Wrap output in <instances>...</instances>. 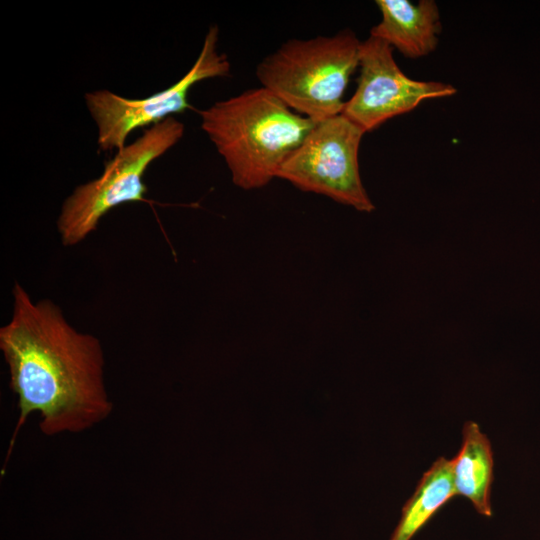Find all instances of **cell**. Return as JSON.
<instances>
[{"label":"cell","instance_id":"1","mask_svg":"<svg viewBox=\"0 0 540 540\" xmlns=\"http://www.w3.org/2000/svg\"><path fill=\"white\" fill-rule=\"evenodd\" d=\"M10 321L0 328V350L17 396L18 431L37 412L47 436L86 431L109 417L100 340L76 330L53 301H33L15 283Z\"/></svg>","mask_w":540,"mask_h":540},{"label":"cell","instance_id":"2","mask_svg":"<svg viewBox=\"0 0 540 540\" xmlns=\"http://www.w3.org/2000/svg\"><path fill=\"white\" fill-rule=\"evenodd\" d=\"M201 127L241 189L269 184L316 122L259 87L199 111Z\"/></svg>","mask_w":540,"mask_h":540},{"label":"cell","instance_id":"3","mask_svg":"<svg viewBox=\"0 0 540 540\" xmlns=\"http://www.w3.org/2000/svg\"><path fill=\"white\" fill-rule=\"evenodd\" d=\"M361 41L349 29L331 36L290 39L260 61L256 77L294 112L318 123L341 114Z\"/></svg>","mask_w":540,"mask_h":540},{"label":"cell","instance_id":"4","mask_svg":"<svg viewBox=\"0 0 540 540\" xmlns=\"http://www.w3.org/2000/svg\"><path fill=\"white\" fill-rule=\"evenodd\" d=\"M184 125L169 117L145 130L105 163L103 173L82 184L62 204L57 228L64 246H74L97 229L104 215L129 202L147 201L143 181L150 164L183 136Z\"/></svg>","mask_w":540,"mask_h":540},{"label":"cell","instance_id":"5","mask_svg":"<svg viewBox=\"0 0 540 540\" xmlns=\"http://www.w3.org/2000/svg\"><path fill=\"white\" fill-rule=\"evenodd\" d=\"M365 133L342 114L318 122L281 165L277 178L360 212L374 204L363 186L359 147Z\"/></svg>","mask_w":540,"mask_h":540},{"label":"cell","instance_id":"6","mask_svg":"<svg viewBox=\"0 0 540 540\" xmlns=\"http://www.w3.org/2000/svg\"><path fill=\"white\" fill-rule=\"evenodd\" d=\"M218 35V27L211 26L190 70L160 92L140 99L122 97L109 90L87 92L85 103L97 126L99 149L121 150L132 131L153 126L190 109L188 95L194 84L209 78L228 77L231 65L226 54L218 51Z\"/></svg>","mask_w":540,"mask_h":540},{"label":"cell","instance_id":"7","mask_svg":"<svg viewBox=\"0 0 540 540\" xmlns=\"http://www.w3.org/2000/svg\"><path fill=\"white\" fill-rule=\"evenodd\" d=\"M392 51L389 44L372 36L361 42L357 88L341 114L364 133L415 109L424 100L456 93L450 84L409 78L395 62Z\"/></svg>","mask_w":540,"mask_h":540},{"label":"cell","instance_id":"8","mask_svg":"<svg viewBox=\"0 0 540 540\" xmlns=\"http://www.w3.org/2000/svg\"><path fill=\"white\" fill-rule=\"evenodd\" d=\"M380 22L370 36L378 38L404 56L420 58L433 52L441 31L440 14L433 0L412 4L407 0H377Z\"/></svg>","mask_w":540,"mask_h":540},{"label":"cell","instance_id":"9","mask_svg":"<svg viewBox=\"0 0 540 540\" xmlns=\"http://www.w3.org/2000/svg\"><path fill=\"white\" fill-rule=\"evenodd\" d=\"M460 451L453 461V480L457 495L471 501L476 511L491 516L490 490L493 481V454L490 441L477 423L463 426Z\"/></svg>","mask_w":540,"mask_h":540},{"label":"cell","instance_id":"10","mask_svg":"<svg viewBox=\"0 0 540 540\" xmlns=\"http://www.w3.org/2000/svg\"><path fill=\"white\" fill-rule=\"evenodd\" d=\"M457 492L453 480V461L438 458L420 479L390 540H411L431 517Z\"/></svg>","mask_w":540,"mask_h":540}]
</instances>
